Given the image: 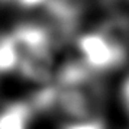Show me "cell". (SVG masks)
Listing matches in <instances>:
<instances>
[{
	"instance_id": "obj_2",
	"label": "cell",
	"mask_w": 129,
	"mask_h": 129,
	"mask_svg": "<svg viewBox=\"0 0 129 129\" xmlns=\"http://www.w3.org/2000/svg\"><path fill=\"white\" fill-rule=\"evenodd\" d=\"M18 42L22 55L52 54L51 30L39 23H22L10 32Z\"/></svg>"
},
{
	"instance_id": "obj_7",
	"label": "cell",
	"mask_w": 129,
	"mask_h": 129,
	"mask_svg": "<svg viewBox=\"0 0 129 129\" xmlns=\"http://www.w3.org/2000/svg\"><path fill=\"white\" fill-rule=\"evenodd\" d=\"M0 2H12L13 3V0H0Z\"/></svg>"
},
{
	"instance_id": "obj_6",
	"label": "cell",
	"mask_w": 129,
	"mask_h": 129,
	"mask_svg": "<svg viewBox=\"0 0 129 129\" xmlns=\"http://www.w3.org/2000/svg\"><path fill=\"white\" fill-rule=\"evenodd\" d=\"M51 0H13V3L20 9H38L42 6H48Z\"/></svg>"
},
{
	"instance_id": "obj_1",
	"label": "cell",
	"mask_w": 129,
	"mask_h": 129,
	"mask_svg": "<svg viewBox=\"0 0 129 129\" xmlns=\"http://www.w3.org/2000/svg\"><path fill=\"white\" fill-rule=\"evenodd\" d=\"M76 47L81 62L90 71H110L120 67L128 57L126 44L105 29L80 34L76 38Z\"/></svg>"
},
{
	"instance_id": "obj_3",
	"label": "cell",
	"mask_w": 129,
	"mask_h": 129,
	"mask_svg": "<svg viewBox=\"0 0 129 129\" xmlns=\"http://www.w3.org/2000/svg\"><path fill=\"white\" fill-rule=\"evenodd\" d=\"M30 106L23 102H15L0 110V129H28Z\"/></svg>"
},
{
	"instance_id": "obj_4",
	"label": "cell",
	"mask_w": 129,
	"mask_h": 129,
	"mask_svg": "<svg viewBox=\"0 0 129 129\" xmlns=\"http://www.w3.org/2000/svg\"><path fill=\"white\" fill-rule=\"evenodd\" d=\"M22 52L12 34L0 35V74L19 71Z\"/></svg>"
},
{
	"instance_id": "obj_5",
	"label": "cell",
	"mask_w": 129,
	"mask_h": 129,
	"mask_svg": "<svg viewBox=\"0 0 129 129\" xmlns=\"http://www.w3.org/2000/svg\"><path fill=\"white\" fill-rule=\"evenodd\" d=\"M62 129H105V126L99 120H76L65 125Z\"/></svg>"
}]
</instances>
